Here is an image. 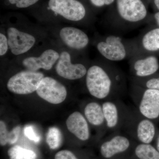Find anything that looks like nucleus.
Segmentation results:
<instances>
[{"label":"nucleus","instance_id":"nucleus-1","mask_svg":"<svg viewBox=\"0 0 159 159\" xmlns=\"http://www.w3.org/2000/svg\"><path fill=\"white\" fill-rule=\"evenodd\" d=\"M86 85L91 96L99 99H109L122 84V75L108 64V67L91 66L85 75Z\"/></svg>","mask_w":159,"mask_h":159},{"label":"nucleus","instance_id":"nucleus-2","mask_svg":"<svg viewBox=\"0 0 159 159\" xmlns=\"http://www.w3.org/2000/svg\"><path fill=\"white\" fill-rule=\"evenodd\" d=\"M116 7L122 21L119 29L137 27L147 17V9L142 0H116Z\"/></svg>","mask_w":159,"mask_h":159},{"label":"nucleus","instance_id":"nucleus-3","mask_svg":"<svg viewBox=\"0 0 159 159\" xmlns=\"http://www.w3.org/2000/svg\"><path fill=\"white\" fill-rule=\"evenodd\" d=\"M97 51L109 62H118L130 56L129 43L116 34L106 36L97 43Z\"/></svg>","mask_w":159,"mask_h":159},{"label":"nucleus","instance_id":"nucleus-4","mask_svg":"<svg viewBox=\"0 0 159 159\" xmlns=\"http://www.w3.org/2000/svg\"><path fill=\"white\" fill-rule=\"evenodd\" d=\"M44 77V74L38 71H21L9 79L7 88L11 93L19 95L31 93L36 91Z\"/></svg>","mask_w":159,"mask_h":159},{"label":"nucleus","instance_id":"nucleus-5","mask_svg":"<svg viewBox=\"0 0 159 159\" xmlns=\"http://www.w3.org/2000/svg\"><path fill=\"white\" fill-rule=\"evenodd\" d=\"M139 92L137 105L139 115L150 120L159 118V90L135 85Z\"/></svg>","mask_w":159,"mask_h":159},{"label":"nucleus","instance_id":"nucleus-6","mask_svg":"<svg viewBox=\"0 0 159 159\" xmlns=\"http://www.w3.org/2000/svg\"><path fill=\"white\" fill-rule=\"evenodd\" d=\"M48 6L52 11L73 21L81 20L86 14L84 6L77 0H49Z\"/></svg>","mask_w":159,"mask_h":159},{"label":"nucleus","instance_id":"nucleus-7","mask_svg":"<svg viewBox=\"0 0 159 159\" xmlns=\"http://www.w3.org/2000/svg\"><path fill=\"white\" fill-rule=\"evenodd\" d=\"M40 97L52 104H57L65 100L66 89L59 81L52 77H44L36 91Z\"/></svg>","mask_w":159,"mask_h":159},{"label":"nucleus","instance_id":"nucleus-8","mask_svg":"<svg viewBox=\"0 0 159 159\" xmlns=\"http://www.w3.org/2000/svg\"><path fill=\"white\" fill-rule=\"evenodd\" d=\"M130 71L135 78L144 79L151 77L159 69L158 60L148 54H138L131 56Z\"/></svg>","mask_w":159,"mask_h":159},{"label":"nucleus","instance_id":"nucleus-9","mask_svg":"<svg viewBox=\"0 0 159 159\" xmlns=\"http://www.w3.org/2000/svg\"><path fill=\"white\" fill-rule=\"evenodd\" d=\"M130 56L148 54L159 51V27L144 31L134 41L129 42Z\"/></svg>","mask_w":159,"mask_h":159},{"label":"nucleus","instance_id":"nucleus-10","mask_svg":"<svg viewBox=\"0 0 159 159\" xmlns=\"http://www.w3.org/2000/svg\"><path fill=\"white\" fill-rule=\"evenodd\" d=\"M55 70L60 77L70 80L81 79L86 75L88 70L82 64L72 63L70 55L67 51L60 54Z\"/></svg>","mask_w":159,"mask_h":159},{"label":"nucleus","instance_id":"nucleus-11","mask_svg":"<svg viewBox=\"0 0 159 159\" xmlns=\"http://www.w3.org/2000/svg\"><path fill=\"white\" fill-rule=\"evenodd\" d=\"M9 48L12 54L19 55L25 54L34 46L35 38L29 33L20 31L14 27L7 30Z\"/></svg>","mask_w":159,"mask_h":159},{"label":"nucleus","instance_id":"nucleus-12","mask_svg":"<svg viewBox=\"0 0 159 159\" xmlns=\"http://www.w3.org/2000/svg\"><path fill=\"white\" fill-rule=\"evenodd\" d=\"M102 105L106 126L108 130H116L128 120L125 110L118 102L108 99Z\"/></svg>","mask_w":159,"mask_h":159},{"label":"nucleus","instance_id":"nucleus-13","mask_svg":"<svg viewBox=\"0 0 159 159\" xmlns=\"http://www.w3.org/2000/svg\"><path fill=\"white\" fill-rule=\"evenodd\" d=\"M60 54L53 49L46 50L39 57H30L23 61V65L29 70L37 71L42 69L49 70L59 59Z\"/></svg>","mask_w":159,"mask_h":159},{"label":"nucleus","instance_id":"nucleus-14","mask_svg":"<svg viewBox=\"0 0 159 159\" xmlns=\"http://www.w3.org/2000/svg\"><path fill=\"white\" fill-rule=\"evenodd\" d=\"M130 145V141L128 137L122 134H116L101 145L100 153L105 159H111L126 152Z\"/></svg>","mask_w":159,"mask_h":159},{"label":"nucleus","instance_id":"nucleus-15","mask_svg":"<svg viewBox=\"0 0 159 159\" xmlns=\"http://www.w3.org/2000/svg\"><path fill=\"white\" fill-rule=\"evenodd\" d=\"M131 122L132 132L140 143L151 144L156 135V127L153 121L139 115Z\"/></svg>","mask_w":159,"mask_h":159},{"label":"nucleus","instance_id":"nucleus-16","mask_svg":"<svg viewBox=\"0 0 159 159\" xmlns=\"http://www.w3.org/2000/svg\"><path fill=\"white\" fill-rule=\"evenodd\" d=\"M60 37L65 44L77 50H82L88 45L89 39L84 31L72 27H64L60 31Z\"/></svg>","mask_w":159,"mask_h":159},{"label":"nucleus","instance_id":"nucleus-17","mask_svg":"<svg viewBox=\"0 0 159 159\" xmlns=\"http://www.w3.org/2000/svg\"><path fill=\"white\" fill-rule=\"evenodd\" d=\"M69 131L82 141H87L90 136L88 122L82 114L78 111L71 114L66 121Z\"/></svg>","mask_w":159,"mask_h":159},{"label":"nucleus","instance_id":"nucleus-18","mask_svg":"<svg viewBox=\"0 0 159 159\" xmlns=\"http://www.w3.org/2000/svg\"><path fill=\"white\" fill-rule=\"evenodd\" d=\"M84 116L91 125L97 127L103 125L106 126L102 105L98 102H89L84 107Z\"/></svg>","mask_w":159,"mask_h":159},{"label":"nucleus","instance_id":"nucleus-19","mask_svg":"<svg viewBox=\"0 0 159 159\" xmlns=\"http://www.w3.org/2000/svg\"><path fill=\"white\" fill-rule=\"evenodd\" d=\"M134 152L139 159H159V152L151 144L140 143L136 147Z\"/></svg>","mask_w":159,"mask_h":159},{"label":"nucleus","instance_id":"nucleus-20","mask_svg":"<svg viewBox=\"0 0 159 159\" xmlns=\"http://www.w3.org/2000/svg\"><path fill=\"white\" fill-rule=\"evenodd\" d=\"M47 142L50 148L55 149L59 147L61 142V134L58 128H49L47 135Z\"/></svg>","mask_w":159,"mask_h":159},{"label":"nucleus","instance_id":"nucleus-21","mask_svg":"<svg viewBox=\"0 0 159 159\" xmlns=\"http://www.w3.org/2000/svg\"><path fill=\"white\" fill-rule=\"evenodd\" d=\"M135 85L146 89L159 90V76L156 77H148L144 79L135 78Z\"/></svg>","mask_w":159,"mask_h":159},{"label":"nucleus","instance_id":"nucleus-22","mask_svg":"<svg viewBox=\"0 0 159 159\" xmlns=\"http://www.w3.org/2000/svg\"><path fill=\"white\" fill-rule=\"evenodd\" d=\"M25 148L19 145H15L8 150L9 159H24Z\"/></svg>","mask_w":159,"mask_h":159},{"label":"nucleus","instance_id":"nucleus-23","mask_svg":"<svg viewBox=\"0 0 159 159\" xmlns=\"http://www.w3.org/2000/svg\"><path fill=\"white\" fill-rule=\"evenodd\" d=\"M24 134L29 140L35 143H38L40 141V137L37 134L33 127L31 125H27L24 128Z\"/></svg>","mask_w":159,"mask_h":159},{"label":"nucleus","instance_id":"nucleus-24","mask_svg":"<svg viewBox=\"0 0 159 159\" xmlns=\"http://www.w3.org/2000/svg\"><path fill=\"white\" fill-rule=\"evenodd\" d=\"M9 132L7 130L5 122L1 120L0 122V144L4 146L8 144V138Z\"/></svg>","mask_w":159,"mask_h":159},{"label":"nucleus","instance_id":"nucleus-25","mask_svg":"<svg viewBox=\"0 0 159 159\" xmlns=\"http://www.w3.org/2000/svg\"><path fill=\"white\" fill-rule=\"evenodd\" d=\"M12 5H14L19 8H28L34 5L39 0H8Z\"/></svg>","mask_w":159,"mask_h":159},{"label":"nucleus","instance_id":"nucleus-26","mask_svg":"<svg viewBox=\"0 0 159 159\" xmlns=\"http://www.w3.org/2000/svg\"><path fill=\"white\" fill-rule=\"evenodd\" d=\"M9 45L8 38L5 34H0V55L4 56L7 53L9 49Z\"/></svg>","mask_w":159,"mask_h":159},{"label":"nucleus","instance_id":"nucleus-27","mask_svg":"<svg viewBox=\"0 0 159 159\" xmlns=\"http://www.w3.org/2000/svg\"><path fill=\"white\" fill-rule=\"evenodd\" d=\"M21 127L17 126L13 129L11 132H9L8 138V143L9 144H13L17 142L19 137Z\"/></svg>","mask_w":159,"mask_h":159},{"label":"nucleus","instance_id":"nucleus-28","mask_svg":"<svg viewBox=\"0 0 159 159\" xmlns=\"http://www.w3.org/2000/svg\"><path fill=\"white\" fill-rule=\"evenodd\" d=\"M55 159H78L76 156L70 151H60L56 154Z\"/></svg>","mask_w":159,"mask_h":159},{"label":"nucleus","instance_id":"nucleus-29","mask_svg":"<svg viewBox=\"0 0 159 159\" xmlns=\"http://www.w3.org/2000/svg\"><path fill=\"white\" fill-rule=\"evenodd\" d=\"M90 1L93 6L101 7L111 5L114 2L115 0H90Z\"/></svg>","mask_w":159,"mask_h":159},{"label":"nucleus","instance_id":"nucleus-30","mask_svg":"<svg viewBox=\"0 0 159 159\" xmlns=\"http://www.w3.org/2000/svg\"><path fill=\"white\" fill-rule=\"evenodd\" d=\"M36 155L33 151L25 149L24 152V159H35Z\"/></svg>","mask_w":159,"mask_h":159},{"label":"nucleus","instance_id":"nucleus-31","mask_svg":"<svg viewBox=\"0 0 159 159\" xmlns=\"http://www.w3.org/2000/svg\"><path fill=\"white\" fill-rule=\"evenodd\" d=\"M154 19L156 22L157 25L159 27V11L155 14Z\"/></svg>","mask_w":159,"mask_h":159},{"label":"nucleus","instance_id":"nucleus-32","mask_svg":"<svg viewBox=\"0 0 159 159\" xmlns=\"http://www.w3.org/2000/svg\"><path fill=\"white\" fill-rule=\"evenodd\" d=\"M156 148L157 150L159 152V133L158 134L157 136L156 141Z\"/></svg>","mask_w":159,"mask_h":159},{"label":"nucleus","instance_id":"nucleus-33","mask_svg":"<svg viewBox=\"0 0 159 159\" xmlns=\"http://www.w3.org/2000/svg\"><path fill=\"white\" fill-rule=\"evenodd\" d=\"M155 5L156 6L157 8L159 10V0H154Z\"/></svg>","mask_w":159,"mask_h":159}]
</instances>
